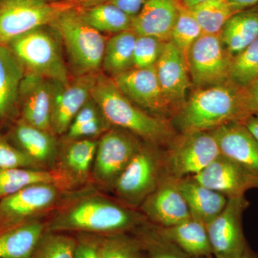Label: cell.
Instances as JSON below:
<instances>
[{
	"label": "cell",
	"instance_id": "30bf717a",
	"mask_svg": "<svg viewBox=\"0 0 258 258\" xmlns=\"http://www.w3.org/2000/svg\"><path fill=\"white\" fill-rule=\"evenodd\" d=\"M67 191L56 184H38L0 199V230L46 218Z\"/></svg>",
	"mask_w": 258,
	"mask_h": 258
},
{
	"label": "cell",
	"instance_id": "ffe728a7",
	"mask_svg": "<svg viewBox=\"0 0 258 258\" xmlns=\"http://www.w3.org/2000/svg\"><path fill=\"white\" fill-rule=\"evenodd\" d=\"M60 138L55 169L74 184L76 189L91 184L98 139Z\"/></svg>",
	"mask_w": 258,
	"mask_h": 258
},
{
	"label": "cell",
	"instance_id": "5bb4252c",
	"mask_svg": "<svg viewBox=\"0 0 258 258\" xmlns=\"http://www.w3.org/2000/svg\"><path fill=\"white\" fill-rule=\"evenodd\" d=\"M111 79L120 92L148 113L165 118L167 113H172L161 91L154 66L133 68Z\"/></svg>",
	"mask_w": 258,
	"mask_h": 258
},
{
	"label": "cell",
	"instance_id": "2e32d148",
	"mask_svg": "<svg viewBox=\"0 0 258 258\" xmlns=\"http://www.w3.org/2000/svg\"><path fill=\"white\" fill-rule=\"evenodd\" d=\"M54 88L55 81L38 75L25 73L19 91L18 118L53 134L51 118Z\"/></svg>",
	"mask_w": 258,
	"mask_h": 258
},
{
	"label": "cell",
	"instance_id": "4fadbf2b",
	"mask_svg": "<svg viewBox=\"0 0 258 258\" xmlns=\"http://www.w3.org/2000/svg\"><path fill=\"white\" fill-rule=\"evenodd\" d=\"M138 210L149 223L161 228L178 225L191 217L177 179L166 174Z\"/></svg>",
	"mask_w": 258,
	"mask_h": 258
},
{
	"label": "cell",
	"instance_id": "ee69618b",
	"mask_svg": "<svg viewBox=\"0 0 258 258\" xmlns=\"http://www.w3.org/2000/svg\"><path fill=\"white\" fill-rule=\"evenodd\" d=\"M227 1L236 13L253 8L258 3V0H227Z\"/></svg>",
	"mask_w": 258,
	"mask_h": 258
},
{
	"label": "cell",
	"instance_id": "4dcf8cb0",
	"mask_svg": "<svg viewBox=\"0 0 258 258\" xmlns=\"http://www.w3.org/2000/svg\"><path fill=\"white\" fill-rule=\"evenodd\" d=\"M188 9L203 34L208 35H220L226 22L237 13L227 0H206Z\"/></svg>",
	"mask_w": 258,
	"mask_h": 258
},
{
	"label": "cell",
	"instance_id": "ba28073f",
	"mask_svg": "<svg viewBox=\"0 0 258 258\" xmlns=\"http://www.w3.org/2000/svg\"><path fill=\"white\" fill-rule=\"evenodd\" d=\"M162 151L164 174L180 179L194 176L220 155L211 132L179 133Z\"/></svg>",
	"mask_w": 258,
	"mask_h": 258
},
{
	"label": "cell",
	"instance_id": "484cf974",
	"mask_svg": "<svg viewBox=\"0 0 258 258\" xmlns=\"http://www.w3.org/2000/svg\"><path fill=\"white\" fill-rule=\"evenodd\" d=\"M45 231V218L1 229L0 258H32Z\"/></svg>",
	"mask_w": 258,
	"mask_h": 258
},
{
	"label": "cell",
	"instance_id": "b9f144b4",
	"mask_svg": "<svg viewBox=\"0 0 258 258\" xmlns=\"http://www.w3.org/2000/svg\"><path fill=\"white\" fill-rule=\"evenodd\" d=\"M244 100L247 114H258V78L244 88Z\"/></svg>",
	"mask_w": 258,
	"mask_h": 258
},
{
	"label": "cell",
	"instance_id": "7bdbcfd3",
	"mask_svg": "<svg viewBox=\"0 0 258 258\" xmlns=\"http://www.w3.org/2000/svg\"><path fill=\"white\" fill-rule=\"evenodd\" d=\"M148 1L149 0H110L108 3L115 5L129 16L134 18L138 15Z\"/></svg>",
	"mask_w": 258,
	"mask_h": 258
},
{
	"label": "cell",
	"instance_id": "5b68a950",
	"mask_svg": "<svg viewBox=\"0 0 258 258\" xmlns=\"http://www.w3.org/2000/svg\"><path fill=\"white\" fill-rule=\"evenodd\" d=\"M8 47L23 64L25 73L60 83L68 82L72 77L60 37L50 25L17 37Z\"/></svg>",
	"mask_w": 258,
	"mask_h": 258
},
{
	"label": "cell",
	"instance_id": "9a60e30c",
	"mask_svg": "<svg viewBox=\"0 0 258 258\" xmlns=\"http://www.w3.org/2000/svg\"><path fill=\"white\" fill-rule=\"evenodd\" d=\"M98 74L72 76L66 83L55 81L51 125L55 136L67 133L75 116L91 99Z\"/></svg>",
	"mask_w": 258,
	"mask_h": 258
},
{
	"label": "cell",
	"instance_id": "277c9868",
	"mask_svg": "<svg viewBox=\"0 0 258 258\" xmlns=\"http://www.w3.org/2000/svg\"><path fill=\"white\" fill-rule=\"evenodd\" d=\"M49 25L60 37L71 76L101 72L107 38L86 23L80 10H66Z\"/></svg>",
	"mask_w": 258,
	"mask_h": 258
},
{
	"label": "cell",
	"instance_id": "8fae6325",
	"mask_svg": "<svg viewBox=\"0 0 258 258\" xmlns=\"http://www.w3.org/2000/svg\"><path fill=\"white\" fill-rule=\"evenodd\" d=\"M232 57L220 35L203 34L190 48L186 59L193 86L206 88L230 81Z\"/></svg>",
	"mask_w": 258,
	"mask_h": 258
},
{
	"label": "cell",
	"instance_id": "681fc988",
	"mask_svg": "<svg viewBox=\"0 0 258 258\" xmlns=\"http://www.w3.org/2000/svg\"><path fill=\"white\" fill-rule=\"evenodd\" d=\"M139 258H147V257H145V255H144V252H143V254H142V256H141V257Z\"/></svg>",
	"mask_w": 258,
	"mask_h": 258
},
{
	"label": "cell",
	"instance_id": "7dc6e473",
	"mask_svg": "<svg viewBox=\"0 0 258 258\" xmlns=\"http://www.w3.org/2000/svg\"><path fill=\"white\" fill-rule=\"evenodd\" d=\"M206 0H179L180 3L186 8H191Z\"/></svg>",
	"mask_w": 258,
	"mask_h": 258
},
{
	"label": "cell",
	"instance_id": "d4e9b609",
	"mask_svg": "<svg viewBox=\"0 0 258 258\" xmlns=\"http://www.w3.org/2000/svg\"><path fill=\"white\" fill-rule=\"evenodd\" d=\"M191 217L208 225L222 211L228 199L200 184L192 176L177 179Z\"/></svg>",
	"mask_w": 258,
	"mask_h": 258
},
{
	"label": "cell",
	"instance_id": "cb8c5ba5",
	"mask_svg": "<svg viewBox=\"0 0 258 258\" xmlns=\"http://www.w3.org/2000/svg\"><path fill=\"white\" fill-rule=\"evenodd\" d=\"M38 184H56L67 191L76 190L72 181L56 169L23 167L0 169V199Z\"/></svg>",
	"mask_w": 258,
	"mask_h": 258
},
{
	"label": "cell",
	"instance_id": "7402d4cb",
	"mask_svg": "<svg viewBox=\"0 0 258 258\" xmlns=\"http://www.w3.org/2000/svg\"><path fill=\"white\" fill-rule=\"evenodd\" d=\"M25 69L8 46L0 45V131L19 117L20 84Z\"/></svg>",
	"mask_w": 258,
	"mask_h": 258
},
{
	"label": "cell",
	"instance_id": "ac0fdd59",
	"mask_svg": "<svg viewBox=\"0 0 258 258\" xmlns=\"http://www.w3.org/2000/svg\"><path fill=\"white\" fill-rule=\"evenodd\" d=\"M3 132L15 147L42 169H55L60 145L58 137L20 118L12 122Z\"/></svg>",
	"mask_w": 258,
	"mask_h": 258
},
{
	"label": "cell",
	"instance_id": "f6af8a7d",
	"mask_svg": "<svg viewBox=\"0 0 258 258\" xmlns=\"http://www.w3.org/2000/svg\"><path fill=\"white\" fill-rule=\"evenodd\" d=\"M242 123L248 129L249 132L258 141V114H251L246 117Z\"/></svg>",
	"mask_w": 258,
	"mask_h": 258
},
{
	"label": "cell",
	"instance_id": "1f68e13d",
	"mask_svg": "<svg viewBox=\"0 0 258 258\" xmlns=\"http://www.w3.org/2000/svg\"><path fill=\"white\" fill-rule=\"evenodd\" d=\"M147 258H194L166 238L157 226L147 222L133 232Z\"/></svg>",
	"mask_w": 258,
	"mask_h": 258
},
{
	"label": "cell",
	"instance_id": "6da1fadb",
	"mask_svg": "<svg viewBox=\"0 0 258 258\" xmlns=\"http://www.w3.org/2000/svg\"><path fill=\"white\" fill-rule=\"evenodd\" d=\"M147 222L138 210L110 198L92 184L67 191L45 218L48 232L101 236L131 233Z\"/></svg>",
	"mask_w": 258,
	"mask_h": 258
},
{
	"label": "cell",
	"instance_id": "52a82bcc",
	"mask_svg": "<svg viewBox=\"0 0 258 258\" xmlns=\"http://www.w3.org/2000/svg\"><path fill=\"white\" fill-rule=\"evenodd\" d=\"M164 174L161 148L144 142L117 180L112 193L123 205L138 210Z\"/></svg>",
	"mask_w": 258,
	"mask_h": 258
},
{
	"label": "cell",
	"instance_id": "603a6c76",
	"mask_svg": "<svg viewBox=\"0 0 258 258\" xmlns=\"http://www.w3.org/2000/svg\"><path fill=\"white\" fill-rule=\"evenodd\" d=\"M180 5L179 0H149L138 15L134 17L132 30L137 35L170 41Z\"/></svg>",
	"mask_w": 258,
	"mask_h": 258
},
{
	"label": "cell",
	"instance_id": "f1b7e54d",
	"mask_svg": "<svg viewBox=\"0 0 258 258\" xmlns=\"http://www.w3.org/2000/svg\"><path fill=\"white\" fill-rule=\"evenodd\" d=\"M137 35L132 30L114 34L107 40L102 70L113 78L134 68V50Z\"/></svg>",
	"mask_w": 258,
	"mask_h": 258
},
{
	"label": "cell",
	"instance_id": "ab89813d",
	"mask_svg": "<svg viewBox=\"0 0 258 258\" xmlns=\"http://www.w3.org/2000/svg\"><path fill=\"white\" fill-rule=\"evenodd\" d=\"M76 238L75 258H101L102 236L94 234H74Z\"/></svg>",
	"mask_w": 258,
	"mask_h": 258
},
{
	"label": "cell",
	"instance_id": "4316f807",
	"mask_svg": "<svg viewBox=\"0 0 258 258\" xmlns=\"http://www.w3.org/2000/svg\"><path fill=\"white\" fill-rule=\"evenodd\" d=\"M157 227L166 238L191 257H214L207 227L203 222L190 217L186 221L172 227Z\"/></svg>",
	"mask_w": 258,
	"mask_h": 258
},
{
	"label": "cell",
	"instance_id": "bcb514c9",
	"mask_svg": "<svg viewBox=\"0 0 258 258\" xmlns=\"http://www.w3.org/2000/svg\"><path fill=\"white\" fill-rule=\"evenodd\" d=\"M233 258H258V255L247 246L240 255Z\"/></svg>",
	"mask_w": 258,
	"mask_h": 258
},
{
	"label": "cell",
	"instance_id": "7a4b0ae2",
	"mask_svg": "<svg viewBox=\"0 0 258 258\" xmlns=\"http://www.w3.org/2000/svg\"><path fill=\"white\" fill-rule=\"evenodd\" d=\"M248 115L244 88L228 81L196 88L176 112L172 124L180 133L212 132L231 122L242 121Z\"/></svg>",
	"mask_w": 258,
	"mask_h": 258
},
{
	"label": "cell",
	"instance_id": "e575fe53",
	"mask_svg": "<svg viewBox=\"0 0 258 258\" xmlns=\"http://www.w3.org/2000/svg\"><path fill=\"white\" fill-rule=\"evenodd\" d=\"M203 34V30L189 10L180 5L179 15L171 32L170 41L181 51L186 60L190 48Z\"/></svg>",
	"mask_w": 258,
	"mask_h": 258
},
{
	"label": "cell",
	"instance_id": "3957f363",
	"mask_svg": "<svg viewBox=\"0 0 258 258\" xmlns=\"http://www.w3.org/2000/svg\"><path fill=\"white\" fill-rule=\"evenodd\" d=\"M91 97L111 126L132 132L144 142L166 147L177 134L167 118L151 114L134 104L113 80L102 72L97 75Z\"/></svg>",
	"mask_w": 258,
	"mask_h": 258
},
{
	"label": "cell",
	"instance_id": "7c38bea8",
	"mask_svg": "<svg viewBox=\"0 0 258 258\" xmlns=\"http://www.w3.org/2000/svg\"><path fill=\"white\" fill-rule=\"evenodd\" d=\"M245 197L230 198L222 211L207 227L215 258H233L247 247L242 228V217L248 208Z\"/></svg>",
	"mask_w": 258,
	"mask_h": 258
},
{
	"label": "cell",
	"instance_id": "d590c367",
	"mask_svg": "<svg viewBox=\"0 0 258 258\" xmlns=\"http://www.w3.org/2000/svg\"><path fill=\"white\" fill-rule=\"evenodd\" d=\"M130 233L102 236L101 258H139L143 254L139 239Z\"/></svg>",
	"mask_w": 258,
	"mask_h": 258
},
{
	"label": "cell",
	"instance_id": "d6a6232c",
	"mask_svg": "<svg viewBox=\"0 0 258 258\" xmlns=\"http://www.w3.org/2000/svg\"><path fill=\"white\" fill-rule=\"evenodd\" d=\"M258 78V38L231 60L230 81L244 88Z\"/></svg>",
	"mask_w": 258,
	"mask_h": 258
},
{
	"label": "cell",
	"instance_id": "f546056e",
	"mask_svg": "<svg viewBox=\"0 0 258 258\" xmlns=\"http://www.w3.org/2000/svg\"><path fill=\"white\" fill-rule=\"evenodd\" d=\"M86 23L101 33L117 34L132 30L133 17L110 3L81 10Z\"/></svg>",
	"mask_w": 258,
	"mask_h": 258
},
{
	"label": "cell",
	"instance_id": "9c48e42d",
	"mask_svg": "<svg viewBox=\"0 0 258 258\" xmlns=\"http://www.w3.org/2000/svg\"><path fill=\"white\" fill-rule=\"evenodd\" d=\"M71 3L50 0H0V45L8 46L17 37L50 25Z\"/></svg>",
	"mask_w": 258,
	"mask_h": 258
},
{
	"label": "cell",
	"instance_id": "e0dca14e",
	"mask_svg": "<svg viewBox=\"0 0 258 258\" xmlns=\"http://www.w3.org/2000/svg\"><path fill=\"white\" fill-rule=\"evenodd\" d=\"M154 68L161 91L174 115L186 101L188 90L192 84L187 62L176 45L168 41Z\"/></svg>",
	"mask_w": 258,
	"mask_h": 258
},
{
	"label": "cell",
	"instance_id": "d6986e66",
	"mask_svg": "<svg viewBox=\"0 0 258 258\" xmlns=\"http://www.w3.org/2000/svg\"><path fill=\"white\" fill-rule=\"evenodd\" d=\"M192 177L227 199L244 196L249 190L258 189V178L222 154Z\"/></svg>",
	"mask_w": 258,
	"mask_h": 258
},
{
	"label": "cell",
	"instance_id": "8992f818",
	"mask_svg": "<svg viewBox=\"0 0 258 258\" xmlns=\"http://www.w3.org/2000/svg\"><path fill=\"white\" fill-rule=\"evenodd\" d=\"M144 142L132 132L111 126L98 139L91 184L103 192H112L117 180Z\"/></svg>",
	"mask_w": 258,
	"mask_h": 258
},
{
	"label": "cell",
	"instance_id": "74e56055",
	"mask_svg": "<svg viewBox=\"0 0 258 258\" xmlns=\"http://www.w3.org/2000/svg\"><path fill=\"white\" fill-rule=\"evenodd\" d=\"M14 167L42 169L35 161L15 147L5 132L0 131V169Z\"/></svg>",
	"mask_w": 258,
	"mask_h": 258
},
{
	"label": "cell",
	"instance_id": "8d00e7d4",
	"mask_svg": "<svg viewBox=\"0 0 258 258\" xmlns=\"http://www.w3.org/2000/svg\"><path fill=\"white\" fill-rule=\"evenodd\" d=\"M166 42L157 37L137 35L134 50V68L155 66Z\"/></svg>",
	"mask_w": 258,
	"mask_h": 258
},
{
	"label": "cell",
	"instance_id": "c3c4849f",
	"mask_svg": "<svg viewBox=\"0 0 258 258\" xmlns=\"http://www.w3.org/2000/svg\"><path fill=\"white\" fill-rule=\"evenodd\" d=\"M78 1H84V2L89 1V2H91V1H96V0H78Z\"/></svg>",
	"mask_w": 258,
	"mask_h": 258
},
{
	"label": "cell",
	"instance_id": "f35d334b",
	"mask_svg": "<svg viewBox=\"0 0 258 258\" xmlns=\"http://www.w3.org/2000/svg\"><path fill=\"white\" fill-rule=\"evenodd\" d=\"M111 125L104 115L96 119L83 123L78 126H71L67 133L62 136L64 139H98L106 132Z\"/></svg>",
	"mask_w": 258,
	"mask_h": 258
},
{
	"label": "cell",
	"instance_id": "60d3db41",
	"mask_svg": "<svg viewBox=\"0 0 258 258\" xmlns=\"http://www.w3.org/2000/svg\"><path fill=\"white\" fill-rule=\"evenodd\" d=\"M103 114L101 108L91 97V99L88 100L87 103L81 108L79 113L75 116L70 127L78 126V125L83 124V123H88L96 118H99Z\"/></svg>",
	"mask_w": 258,
	"mask_h": 258
},
{
	"label": "cell",
	"instance_id": "44dd1931",
	"mask_svg": "<svg viewBox=\"0 0 258 258\" xmlns=\"http://www.w3.org/2000/svg\"><path fill=\"white\" fill-rule=\"evenodd\" d=\"M211 132L220 154L258 178V141L242 121L231 122Z\"/></svg>",
	"mask_w": 258,
	"mask_h": 258
},
{
	"label": "cell",
	"instance_id": "836d02e7",
	"mask_svg": "<svg viewBox=\"0 0 258 258\" xmlns=\"http://www.w3.org/2000/svg\"><path fill=\"white\" fill-rule=\"evenodd\" d=\"M76 245L75 235L45 231L32 258H75Z\"/></svg>",
	"mask_w": 258,
	"mask_h": 258
},
{
	"label": "cell",
	"instance_id": "83f0119b",
	"mask_svg": "<svg viewBox=\"0 0 258 258\" xmlns=\"http://www.w3.org/2000/svg\"><path fill=\"white\" fill-rule=\"evenodd\" d=\"M224 46L232 57L258 38V8H249L232 15L220 33Z\"/></svg>",
	"mask_w": 258,
	"mask_h": 258
}]
</instances>
